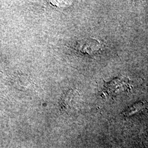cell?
Returning a JSON list of instances; mask_svg holds the SVG:
<instances>
[{
	"label": "cell",
	"instance_id": "obj_1",
	"mask_svg": "<svg viewBox=\"0 0 148 148\" xmlns=\"http://www.w3.org/2000/svg\"><path fill=\"white\" fill-rule=\"evenodd\" d=\"M73 47L81 54L93 56L100 49L101 43L95 39L87 38L75 43Z\"/></svg>",
	"mask_w": 148,
	"mask_h": 148
}]
</instances>
